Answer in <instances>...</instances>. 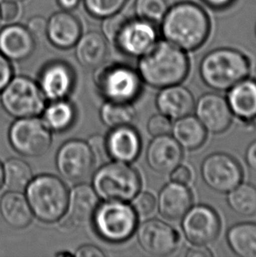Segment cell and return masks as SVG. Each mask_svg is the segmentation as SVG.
I'll list each match as a JSON object with an SVG mask.
<instances>
[{"label": "cell", "instance_id": "1", "mask_svg": "<svg viewBox=\"0 0 256 257\" xmlns=\"http://www.w3.org/2000/svg\"><path fill=\"white\" fill-rule=\"evenodd\" d=\"M210 17L204 8L191 1H183L169 7L161 21L163 40L185 52L200 49L211 35Z\"/></svg>", "mask_w": 256, "mask_h": 257}, {"label": "cell", "instance_id": "2", "mask_svg": "<svg viewBox=\"0 0 256 257\" xmlns=\"http://www.w3.org/2000/svg\"><path fill=\"white\" fill-rule=\"evenodd\" d=\"M190 68L187 52L162 40L140 57L138 73L145 84L163 89L182 84L187 78Z\"/></svg>", "mask_w": 256, "mask_h": 257}, {"label": "cell", "instance_id": "3", "mask_svg": "<svg viewBox=\"0 0 256 257\" xmlns=\"http://www.w3.org/2000/svg\"><path fill=\"white\" fill-rule=\"evenodd\" d=\"M251 68V61L246 54L232 48H218L202 58L199 75L211 90L227 91L249 77Z\"/></svg>", "mask_w": 256, "mask_h": 257}, {"label": "cell", "instance_id": "4", "mask_svg": "<svg viewBox=\"0 0 256 257\" xmlns=\"http://www.w3.org/2000/svg\"><path fill=\"white\" fill-rule=\"evenodd\" d=\"M27 199L34 215L42 222L63 219L69 202V190L63 180L53 175L33 178L27 187Z\"/></svg>", "mask_w": 256, "mask_h": 257}, {"label": "cell", "instance_id": "5", "mask_svg": "<svg viewBox=\"0 0 256 257\" xmlns=\"http://www.w3.org/2000/svg\"><path fill=\"white\" fill-rule=\"evenodd\" d=\"M92 187L105 201H132L141 191L142 178L127 163L114 161L94 174Z\"/></svg>", "mask_w": 256, "mask_h": 257}, {"label": "cell", "instance_id": "6", "mask_svg": "<svg viewBox=\"0 0 256 257\" xmlns=\"http://www.w3.org/2000/svg\"><path fill=\"white\" fill-rule=\"evenodd\" d=\"M92 219L97 234L112 243L128 240L138 226V215L127 202H104L97 205Z\"/></svg>", "mask_w": 256, "mask_h": 257}, {"label": "cell", "instance_id": "7", "mask_svg": "<svg viewBox=\"0 0 256 257\" xmlns=\"http://www.w3.org/2000/svg\"><path fill=\"white\" fill-rule=\"evenodd\" d=\"M0 93L5 111L14 118L36 117L46 107L44 94L39 84L29 77H13Z\"/></svg>", "mask_w": 256, "mask_h": 257}, {"label": "cell", "instance_id": "8", "mask_svg": "<svg viewBox=\"0 0 256 257\" xmlns=\"http://www.w3.org/2000/svg\"><path fill=\"white\" fill-rule=\"evenodd\" d=\"M96 84L108 101L132 103L141 93L142 80L138 72L130 67L111 64L98 68Z\"/></svg>", "mask_w": 256, "mask_h": 257}, {"label": "cell", "instance_id": "9", "mask_svg": "<svg viewBox=\"0 0 256 257\" xmlns=\"http://www.w3.org/2000/svg\"><path fill=\"white\" fill-rule=\"evenodd\" d=\"M9 141L15 151L27 157L45 155L51 148V130L42 119L18 118L9 129Z\"/></svg>", "mask_w": 256, "mask_h": 257}, {"label": "cell", "instance_id": "10", "mask_svg": "<svg viewBox=\"0 0 256 257\" xmlns=\"http://www.w3.org/2000/svg\"><path fill=\"white\" fill-rule=\"evenodd\" d=\"M201 176L212 191L226 194L243 180L242 167L234 157L224 152H216L204 158L201 164Z\"/></svg>", "mask_w": 256, "mask_h": 257}, {"label": "cell", "instance_id": "11", "mask_svg": "<svg viewBox=\"0 0 256 257\" xmlns=\"http://www.w3.org/2000/svg\"><path fill=\"white\" fill-rule=\"evenodd\" d=\"M96 160L97 157L88 143L71 140L64 143L56 154V168L63 178L81 183L92 174Z\"/></svg>", "mask_w": 256, "mask_h": 257}, {"label": "cell", "instance_id": "12", "mask_svg": "<svg viewBox=\"0 0 256 257\" xmlns=\"http://www.w3.org/2000/svg\"><path fill=\"white\" fill-rule=\"evenodd\" d=\"M181 219L184 237L192 245H211L220 234V217L209 205H192Z\"/></svg>", "mask_w": 256, "mask_h": 257}, {"label": "cell", "instance_id": "13", "mask_svg": "<svg viewBox=\"0 0 256 257\" xmlns=\"http://www.w3.org/2000/svg\"><path fill=\"white\" fill-rule=\"evenodd\" d=\"M155 25L141 18H126L113 44L126 56L141 57L158 42V33Z\"/></svg>", "mask_w": 256, "mask_h": 257}, {"label": "cell", "instance_id": "14", "mask_svg": "<svg viewBox=\"0 0 256 257\" xmlns=\"http://www.w3.org/2000/svg\"><path fill=\"white\" fill-rule=\"evenodd\" d=\"M139 245L154 256H168L179 247L180 236L170 224L158 219H150L137 226Z\"/></svg>", "mask_w": 256, "mask_h": 257}, {"label": "cell", "instance_id": "15", "mask_svg": "<svg viewBox=\"0 0 256 257\" xmlns=\"http://www.w3.org/2000/svg\"><path fill=\"white\" fill-rule=\"evenodd\" d=\"M194 111L206 131L213 135L226 132L232 125L233 114L228 102L219 94H203L195 103Z\"/></svg>", "mask_w": 256, "mask_h": 257}, {"label": "cell", "instance_id": "16", "mask_svg": "<svg viewBox=\"0 0 256 257\" xmlns=\"http://www.w3.org/2000/svg\"><path fill=\"white\" fill-rule=\"evenodd\" d=\"M98 205V196L92 186L79 184L69 192L67 211L63 217V227L74 229L92 219Z\"/></svg>", "mask_w": 256, "mask_h": 257}, {"label": "cell", "instance_id": "17", "mask_svg": "<svg viewBox=\"0 0 256 257\" xmlns=\"http://www.w3.org/2000/svg\"><path fill=\"white\" fill-rule=\"evenodd\" d=\"M183 157L184 150L170 135L154 137L146 153L149 168L162 175H170L181 164Z\"/></svg>", "mask_w": 256, "mask_h": 257}, {"label": "cell", "instance_id": "18", "mask_svg": "<svg viewBox=\"0 0 256 257\" xmlns=\"http://www.w3.org/2000/svg\"><path fill=\"white\" fill-rule=\"evenodd\" d=\"M38 84L46 98L51 101L64 99L72 91L75 75L67 63L53 62L42 70Z\"/></svg>", "mask_w": 256, "mask_h": 257}, {"label": "cell", "instance_id": "19", "mask_svg": "<svg viewBox=\"0 0 256 257\" xmlns=\"http://www.w3.org/2000/svg\"><path fill=\"white\" fill-rule=\"evenodd\" d=\"M105 149L111 159L129 164L141 153L142 138L131 125L114 127L105 138Z\"/></svg>", "mask_w": 256, "mask_h": 257}, {"label": "cell", "instance_id": "20", "mask_svg": "<svg viewBox=\"0 0 256 257\" xmlns=\"http://www.w3.org/2000/svg\"><path fill=\"white\" fill-rule=\"evenodd\" d=\"M157 200V208L164 219L176 221L193 205V195L185 184L170 182L160 191Z\"/></svg>", "mask_w": 256, "mask_h": 257}, {"label": "cell", "instance_id": "21", "mask_svg": "<svg viewBox=\"0 0 256 257\" xmlns=\"http://www.w3.org/2000/svg\"><path fill=\"white\" fill-rule=\"evenodd\" d=\"M195 103L192 92L181 84L161 89L156 98V107L160 113L175 120L191 114Z\"/></svg>", "mask_w": 256, "mask_h": 257}, {"label": "cell", "instance_id": "22", "mask_svg": "<svg viewBox=\"0 0 256 257\" xmlns=\"http://www.w3.org/2000/svg\"><path fill=\"white\" fill-rule=\"evenodd\" d=\"M35 49V39L23 26L9 25L0 31V52L7 59L22 62L29 58Z\"/></svg>", "mask_w": 256, "mask_h": 257}, {"label": "cell", "instance_id": "23", "mask_svg": "<svg viewBox=\"0 0 256 257\" xmlns=\"http://www.w3.org/2000/svg\"><path fill=\"white\" fill-rule=\"evenodd\" d=\"M46 35L56 48L70 49L76 46L81 37L82 26L75 15L63 11L49 18Z\"/></svg>", "mask_w": 256, "mask_h": 257}, {"label": "cell", "instance_id": "24", "mask_svg": "<svg viewBox=\"0 0 256 257\" xmlns=\"http://www.w3.org/2000/svg\"><path fill=\"white\" fill-rule=\"evenodd\" d=\"M226 100L233 116L244 122L256 116V81L248 77L227 90Z\"/></svg>", "mask_w": 256, "mask_h": 257}, {"label": "cell", "instance_id": "25", "mask_svg": "<svg viewBox=\"0 0 256 257\" xmlns=\"http://www.w3.org/2000/svg\"><path fill=\"white\" fill-rule=\"evenodd\" d=\"M107 56L106 40L97 32H88L81 35L76 42V59L86 69H98L103 66Z\"/></svg>", "mask_w": 256, "mask_h": 257}, {"label": "cell", "instance_id": "26", "mask_svg": "<svg viewBox=\"0 0 256 257\" xmlns=\"http://www.w3.org/2000/svg\"><path fill=\"white\" fill-rule=\"evenodd\" d=\"M0 214L15 229H23L31 224L34 217L27 197L22 192L10 191L0 199Z\"/></svg>", "mask_w": 256, "mask_h": 257}, {"label": "cell", "instance_id": "27", "mask_svg": "<svg viewBox=\"0 0 256 257\" xmlns=\"http://www.w3.org/2000/svg\"><path fill=\"white\" fill-rule=\"evenodd\" d=\"M207 131L196 116L187 115L176 119L172 125L171 134L183 150H198L207 139Z\"/></svg>", "mask_w": 256, "mask_h": 257}, {"label": "cell", "instance_id": "28", "mask_svg": "<svg viewBox=\"0 0 256 257\" xmlns=\"http://www.w3.org/2000/svg\"><path fill=\"white\" fill-rule=\"evenodd\" d=\"M231 250L240 257H256V223L241 222L232 225L226 233Z\"/></svg>", "mask_w": 256, "mask_h": 257}, {"label": "cell", "instance_id": "29", "mask_svg": "<svg viewBox=\"0 0 256 257\" xmlns=\"http://www.w3.org/2000/svg\"><path fill=\"white\" fill-rule=\"evenodd\" d=\"M46 125L51 131L64 132L71 127L76 119V110L70 102L54 100L42 111Z\"/></svg>", "mask_w": 256, "mask_h": 257}, {"label": "cell", "instance_id": "30", "mask_svg": "<svg viewBox=\"0 0 256 257\" xmlns=\"http://www.w3.org/2000/svg\"><path fill=\"white\" fill-rule=\"evenodd\" d=\"M230 209L240 217L256 215V186L250 183H240L226 193Z\"/></svg>", "mask_w": 256, "mask_h": 257}, {"label": "cell", "instance_id": "31", "mask_svg": "<svg viewBox=\"0 0 256 257\" xmlns=\"http://www.w3.org/2000/svg\"><path fill=\"white\" fill-rule=\"evenodd\" d=\"M4 184L9 191L22 192L33 179L30 165L22 159L10 158L3 165Z\"/></svg>", "mask_w": 256, "mask_h": 257}, {"label": "cell", "instance_id": "32", "mask_svg": "<svg viewBox=\"0 0 256 257\" xmlns=\"http://www.w3.org/2000/svg\"><path fill=\"white\" fill-rule=\"evenodd\" d=\"M100 118L110 128L131 125L136 118V111L131 103L108 101L100 109Z\"/></svg>", "mask_w": 256, "mask_h": 257}, {"label": "cell", "instance_id": "33", "mask_svg": "<svg viewBox=\"0 0 256 257\" xmlns=\"http://www.w3.org/2000/svg\"><path fill=\"white\" fill-rule=\"evenodd\" d=\"M167 0H136L135 13L138 18L150 21L154 24L161 23L169 10Z\"/></svg>", "mask_w": 256, "mask_h": 257}, {"label": "cell", "instance_id": "34", "mask_svg": "<svg viewBox=\"0 0 256 257\" xmlns=\"http://www.w3.org/2000/svg\"><path fill=\"white\" fill-rule=\"evenodd\" d=\"M129 0H84L87 12L97 19H105L119 12Z\"/></svg>", "mask_w": 256, "mask_h": 257}, {"label": "cell", "instance_id": "35", "mask_svg": "<svg viewBox=\"0 0 256 257\" xmlns=\"http://www.w3.org/2000/svg\"><path fill=\"white\" fill-rule=\"evenodd\" d=\"M132 201V207L138 217L151 215L156 211L157 206L156 197L150 192H139Z\"/></svg>", "mask_w": 256, "mask_h": 257}, {"label": "cell", "instance_id": "36", "mask_svg": "<svg viewBox=\"0 0 256 257\" xmlns=\"http://www.w3.org/2000/svg\"><path fill=\"white\" fill-rule=\"evenodd\" d=\"M172 125L173 124L169 117L159 112L158 114L153 115L149 118L147 124V129L149 135L153 137L166 136L171 133Z\"/></svg>", "mask_w": 256, "mask_h": 257}, {"label": "cell", "instance_id": "37", "mask_svg": "<svg viewBox=\"0 0 256 257\" xmlns=\"http://www.w3.org/2000/svg\"><path fill=\"white\" fill-rule=\"evenodd\" d=\"M126 17L121 14H117L104 19V23L102 26V30L104 38L107 39L110 42H114L115 37L118 34L119 28L125 21Z\"/></svg>", "mask_w": 256, "mask_h": 257}, {"label": "cell", "instance_id": "38", "mask_svg": "<svg viewBox=\"0 0 256 257\" xmlns=\"http://www.w3.org/2000/svg\"><path fill=\"white\" fill-rule=\"evenodd\" d=\"M19 3L3 1L0 4V20L5 23H10L15 21L20 14Z\"/></svg>", "mask_w": 256, "mask_h": 257}, {"label": "cell", "instance_id": "39", "mask_svg": "<svg viewBox=\"0 0 256 257\" xmlns=\"http://www.w3.org/2000/svg\"><path fill=\"white\" fill-rule=\"evenodd\" d=\"M170 176L171 182L187 185L192 179V171L187 165L180 164L170 172Z\"/></svg>", "mask_w": 256, "mask_h": 257}, {"label": "cell", "instance_id": "40", "mask_svg": "<svg viewBox=\"0 0 256 257\" xmlns=\"http://www.w3.org/2000/svg\"><path fill=\"white\" fill-rule=\"evenodd\" d=\"M47 24H48V21H46L44 18L36 16L29 20L27 28L34 36V38L41 39L46 35Z\"/></svg>", "mask_w": 256, "mask_h": 257}, {"label": "cell", "instance_id": "41", "mask_svg": "<svg viewBox=\"0 0 256 257\" xmlns=\"http://www.w3.org/2000/svg\"><path fill=\"white\" fill-rule=\"evenodd\" d=\"M14 70L11 65L10 60L7 59L2 53L0 52V92L13 78Z\"/></svg>", "mask_w": 256, "mask_h": 257}, {"label": "cell", "instance_id": "42", "mask_svg": "<svg viewBox=\"0 0 256 257\" xmlns=\"http://www.w3.org/2000/svg\"><path fill=\"white\" fill-rule=\"evenodd\" d=\"M202 3L211 10L224 11L232 7L237 0H201Z\"/></svg>", "mask_w": 256, "mask_h": 257}, {"label": "cell", "instance_id": "43", "mask_svg": "<svg viewBox=\"0 0 256 257\" xmlns=\"http://www.w3.org/2000/svg\"><path fill=\"white\" fill-rule=\"evenodd\" d=\"M76 255L78 257H103L104 254L100 248L93 245H84L76 250Z\"/></svg>", "mask_w": 256, "mask_h": 257}, {"label": "cell", "instance_id": "44", "mask_svg": "<svg viewBox=\"0 0 256 257\" xmlns=\"http://www.w3.org/2000/svg\"><path fill=\"white\" fill-rule=\"evenodd\" d=\"M88 144L90 145L96 157H97V156H99V155H102L104 152V153H106V149H105V138H104L103 136H92V137L90 138V141H89Z\"/></svg>", "mask_w": 256, "mask_h": 257}, {"label": "cell", "instance_id": "45", "mask_svg": "<svg viewBox=\"0 0 256 257\" xmlns=\"http://www.w3.org/2000/svg\"><path fill=\"white\" fill-rule=\"evenodd\" d=\"M245 162L250 170L256 173V140L250 143L246 148Z\"/></svg>", "mask_w": 256, "mask_h": 257}, {"label": "cell", "instance_id": "46", "mask_svg": "<svg viewBox=\"0 0 256 257\" xmlns=\"http://www.w3.org/2000/svg\"><path fill=\"white\" fill-rule=\"evenodd\" d=\"M185 255L187 257H211L212 253L207 246L192 245V247L188 249Z\"/></svg>", "mask_w": 256, "mask_h": 257}, {"label": "cell", "instance_id": "47", "mask_svg": "<svg viewBox=\"0 0 256 257\" xmlns=\"http://www.w3.org/2000/svg\"><path fill=\"white\" fill-rule=\"evenodd\" d=\"M80 0H57L60 7L63 8L64 11H70L76 8Z\"/></svg>", "mask_w": 256, "mask_h": 257}, {"label": "cell", "instance_id": "48", "mask_svg": "<svg viewBox=\"0 0 256 257\" xmlns=\"http://www.w3.org/2000/svg\"><path fill=\"white\" fill-rule=\"evenodd\" d=\"M4 185V168L3 165L0 163V190Z\"/></svg>", "mask_w": 256, "mask_h": 257}, {"label": "cell", "instance_id": "49", "mask_svg": "<svg viewBox=\"0 0 256 257\" xmlns=\"http://www.w3.org/2000/svg\"><path fill=\"white\" fill-rule=\"evenodd\" d=\"M4 1H11V2H15V3H20V2H22L23 0H4Z\"/></svg>", "mask_w": 256, "mask_h": 257}, {"label": "cell", "instance_id": "50", "mask_svg": "<svg viewBox=\"0 0 256 257\" xmlns=\"http://www.w3.org/2000/svg\"><path fill=\"white\" fill-rule=\"evenodd\" d=\"M253 124H254V125H255L256 126V116H255V118H253Z\"/></svg>", "mask_w": 256, "mask_h": 257}, {"label": "cell", "instance_id": "51", "mask_svg": "<svg viewBox=\"0 0 256 257\" xmlns=\"http://www.w3.org/2000/svg\"><path fill=\"white\" fill-rule=\"evenodd\" d=\"M255 35H256V26H255Z\"/></svg>", "mask_w": 256, "mask_h": 257}, {"label": "cell", "instance_id": "52", "mask_svg": "<svg viewBox=\"0 0 256 257\" xmlns=\"http://www.w3.org/2000/svg\"><path fill=\"white\" fill-rule=\"evenodd\" d=\"M0 21H1V20H0Z\"/></svg>", "mask_w": 256, "mask_h": 257}]
</instances>
